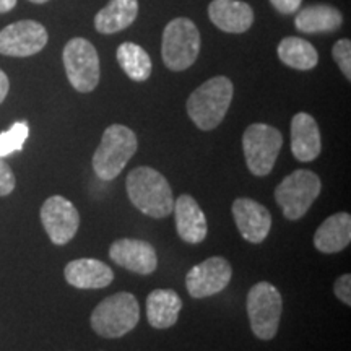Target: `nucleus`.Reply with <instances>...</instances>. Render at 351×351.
<instances>
[{
  "label": "nucleus",
  "instance_id": "obj_1",
  "mask_svg": "<svg viewBox=\"0 0 351 351\" xmlns=\"http://www.w3.org/2000/svg\"><path fill=\"white\" fill-rule=\"evenodd\" d=\"M125 189L132 205L147 217L166 218L173 213V189L168 179L150 166H138L130 171Z\"/></svg>",
  "mask_w": 351,
  "mask_h": 351
},
{
  "label": "nucleus",
  "instance_id": "obj_2",
  "mask_svg": "<svg viewBox=\"0 0 351 351\" xmlns=\"http://www.w3.org/2000/svg\"><path fill=\"white\" fill-rule=\"evenodd\" d=\"M234 88L230 78L213 77L187 99V114L200 130H213L225 119Z\"/></svg>",
  "mask_w": 351,
  "mask_h": 351
},
{
  "label": "nucleus",
  "instance_id": "obj_3",
  "mask_svg": "<svg viewBox=\"0 0 351 351\" xmlns=\"http://www.w3.org/2000/svg\"><path fill=\"white\" fill-rule=\"evenodd\" d=\"M140 306L132 293H116L104 298L91 313L90 322L95 333L103 339H121L137 327Z\"/></svg>",
  "mask_w": 351,
  "mask_h": 351
},
{
  "label": "nucleus",
  "instance_id": "obj_4",
  "mask_svg": "<svg viewBox=\"0 0 351 351\" xmlns=\"http://www.w3.org/2000/svg\"><path fill=\"white\" fill-rule=\"evenodd\" d=\"M137 135L129 127L112 124L104 130L93 155V169L101 181H112L137 153Z\"/></svg>",
  "mask_w": 351,
  "mask_h": 351
},
{
  "label": "nucleus",
  "instance_id": "obj_5",
  "mask_svg": "<svg viewBox=\"0 0 351 351\" xmlns=\"http://www.w3.org/2000/svg\"><path fill=\"white\" fill-rule=\"evenodd\" d=\"M322 182L314 171L296 169L288 174L275 189V200L287 219L296 221L304 217L319 199Z\"/></svg>",
  "mask_w": 351,
  "mask_h": 351
},
{
  "label": "nucleus",
  "instance_id": "obj_6",
  "mask_svg": "<svg viewBox=\"0 0 351 351\" xmlns=\"http://www.w3.org/2000/svg\"><path fill=\"white\" fill-rule=\"evenodd\" d=\"M200 52V33L189 19H176L165 28L161 56L166 67L173 72H182L194 65Z\"/></svg>",
  "mask_w": 351,
  "mask_h": 351
},
{
  "label": "nucleus",
  "instance_id": "obj_7",
  "mask_svg": "<svg viewBox=\"0 0 351 351\" xmlns=\"http://www.w3.org/2000/svg\"><path fill=\"white\" fill-rule=\"evenodd\" d=\"M283 300L280 289L269 283L261 282L249 289L247 315L251 330L257 339L271 340L276 335L282 319Z\"/></svg>",
  "mask_w": 351,
  "mask_h": 351
},
{
  "label": "nucleus",
  "instance_id": "obj_8",
  "mask_svg": "<svg viewBox=\"0 0 351 351\" xmlns=\"http://www.w3.org/2000/svg\"><path fill=\"white\" fill-rule=\"evenodd\" d=\"M283 137L280 130L267 124H252L243 135V150L249 171L263 178L270 174L282 152Z\"/></svg>",
  "mask_w": 351,
  "mask_h": 351
},
{
  "label": "nucleus",
  "instance_id": "obj_9",
  "mask_svg": "<svg viewBox=\"0 0 351 351\" xmlns=\"http://www.w3.org/2000/svg\"><path fill=\"white\" fill-rule=\"evenodd\" d=\"M64 67L70 85L80 93H90L99 83V57L88 39L73 38L64 47Z\"/></svg>",
  "mask_w": 351,
  "mask_h": 351
},
{
  "label": "nucleus",
  "instance_id": "obj_10",
  "mask_svg": "<svg viewBox=\"0 0 351 351\" xmlns=\"http://www.w3.org/2000/svg\"><path fill=\"white\" fill-rule=\"evenodd\" d=\"M41 221L52 243L65 245L75 238L80 228V213L69 199L52 195L43 204Z\"/></svg>",
  "mask_w": 351,
  "mask_h": 351
},
{
  "label": "nucleus",
  "instance_id": "obj_11",
  "mask_svg": "<svg viewBox=\"0 0 351 351\" xmlns=\"http://www.w3.org/2000/svg\"><path fill=\"white\" fill-rule=\"evenodd\" d=\"M47 39L49 36L46 28L38 21H16L0 32V54L10 57L34 56L46 47Z\"/></svg>",
  "mask_w": 351,
  "mask_h": 351
},
{
  "label": "nucleus",
  "instance_id": "obj_12",
  "mask_svg": "<svg viewBox=\"0 0 351 351\" xmlns=\"http://www.w3.org/2000/svg\"><path fill=\"white\" fill-rule=\"evenodd\" d=\"M232 270L230 262L223 257H210L189 270L186 287L189 295L195 300L218 295L231 282Z\"/></svg>",
  "mask_w": 351,
  "mask_h": 351
},
{
  "label": "nucleus",
  "instance_id": "obj_13",
  "mask_svg": "<svg viewBox=\"0 0 351 351\" xmlns=\"http://www.w3.org/2000/svg\"><path fill=\"white\" fill-rule=\"evenodd\" d=\"M232 217L239 234L252 244H261L269 236L271 228V215L258 202L241 197L232 202Z\"/></svg>",
  "mask_w": 351,
  "mask_h": 351
},
{
  "label": "nucleus",
  "instance_id": "obj_14",
  "mask_svg": "<svg viewBox=\"0 0 351 351\" xmlns=\"http://www.w3.org/2000/svg\"><path fill=\"white\" fill-rule=\"evenodd\" d=\"M109 257L119 267L138 275H152L158 267L155 247L142 239H117L109 247Z\"/></svg>",
  "mask_w": 351,
  "mask_h": 351
},
{
  "label": "nucleus",
  "instance_id": "obj_15",
  "mask_svg": "<svg viewBox=\"0 0 351 351\" xmlns=\"http://www.w3.org/2000/svg\"><path fill=\"white\" fill-rule=\"evenodd\" d=\"M173 213L176 218V230L182 241L189 244H199L207 238V218L194 197L187 194L179 195L174 200Z\"/></svg>",
  "mask_w": 351,
  "mask_h": 351
},
{
  "label": "nucleus",
  "instance_id": "obj_16",
  "mask_svg": "<svg viewBox=\"0 0 351 351\" xmlns=\"http://www.w3.org/2000/svg\"><path fill=\"white\" fill-rule=\"evenodd\" d=\"M70 287L78 289H101L112 283L114 271L111 267L96 258H77L69 262L64 270Z\"/></svg>",
  "mask_w": 351,
  "mask_h": 351
},
{
  "label": "nucleus",
  "instance_id": "obj_17",
  "mask_svg": "<svg viewBox=\"0 0 351 351\" xmlns=\"http://www.w3.org/2000/svg\"><path fill=\"white\" fill-rule=\"evenodd\" d=\"M322 142L317 122L311 114L298 112L291 121V153L301 163L314 161L320 155Z\"/></svg>",
  "mask_w": 351,
  "mask_h": 351
},
{
  "label": "nucleus",
  "instance_id": "obj_18",
  "mask_svg": "<svg viewBox=\"0 0 351 351\" xmlns=\"http://www.w3.org/2000/svg\"><path fill=\"white\" fill-rule=\"evenodd\" d=\"M208 16L221 32L234 34L247 32L254 21L251 5L239 0H213L208 7Z\"/></svg>",
  "mask_w": 351,
  "mask_h": 351
},
{
  "label": "nucleus",
  "instance_id": "obj_19",
  "mask_svg": "<svg viewBox=\"0 0 351 351\" xmlns=\"http://www.w3.org/2000/svg\"><path fill=\"white\" fill-rule=\"evenodd\" d=\"M351 243V215L340 212L328 217L314 234V245L319 252L337 254Z\"/></svg>",
  "mask_w": 351,
  "mask_h": 351
},
{
  "label": "nucleus",
  "instance_id": "obj_20",
  "mask_svg": "<svg viewBox=\"0 0 351 351\" xmlns=\"http://www.w3.org/2000/svg\"><path fill=\"white\" fill-rule=\"evenodd\" d=\"M182 309V300L174 289H155L147 298V317L153 328L173 327Z\"/></svg>",
  "mask_w": 351,
  "mask_h": 351
},
{
  "label": "nucleus",
  "instance_id": "obj_21",
  "mask_svg": "<svg viewBox=\"0 0 351 351\" xmlns=\"http://www.w3.org/2000/svg\"><path fill=\"white\" fill-rule=\"evenodd\" d=\"M137 13V0H109L108 5L95 16V28L103 34L122 32L134 23Z\"/></svg>",
  "mask_w": 351,
  "mask_h": 351
},
{
  "label": "nucleus",
  "instance_id": "obj_22",
  "mask_svg": "<svg viewBox=\"0 0 351 351\" xmlns=\"http://www.w3.org/2000/svg\"><path fill=\"white\" fill-rule=\"evenodd\" d=\"M341 13L332 5H311L296 15V28L301 33H330L341 26Z\"/></svg>",
  "mask_w": 351,
  "mask_h": 351
},
{
  "label": "nucleus",
  "instance_id": "obj_23",
  "mask_svg": "<svg viewBox=\"0 0 351 351\" xmlns=\"http://www.w3.org/2000/svg\"><path fill=\"white\" fill-rule=\"evenodd\" d=\"M278 57L285 65L296 70H311L319 62V54L313 44L295 36L285 38L278 44Z\"/></svg>",
  "mask_w": 351,
  "mask_h": 351
},
{
  "label": "nucleus",
  "instance_id": "obj_24",
  "mask_svg": "<svg viewBox=\"0 0 351 351\" xmlns=\"http://www.w3.org/2000/svg\"><path fill=\"white\" fill-rule=\"evenodd\" d=\"M117 62L134 82H145L152 75L150 56L135 43H124L117 47Z\"/></svg>",
  "mask_w": 351,
  "mask_h": 351
},
{
  "label": "nucleus",
  "instance_id": "obj_25",
  "mask_svg": "<svg viewBox=\"0 0 351 351\" xmlns=\"http://www.w3.org/2000/svg\"><path fill=\"white\" fill-rule=\"evenodd\" d=\"M29 135V127L26 122H15L10 129L0 134V158H5L12 153L20 152L23 148Z\"/></svg>",
  "mask_w": 351,
  "mask_h": 351
},
{
  "label": "nucleus",
  "instance_id": "obj_26",
  "mask_svg": "<svg viewBox=\"0 0 351 351\" xmlns=\"http://www.w3.org/2000/svg\"><path fill=\"white\" fill-rule=\"evenodd\" d=\"M333 59L339 64L341 73L346 77V80H351V43L350 39H340L333 46Z\"/></svg>",
  "mask_w": 351,
  "mask_h": 351
},
{
  "label": "nucleus",
  "instance_id": "obj_27",
  "mask_svg": "<svg viewBox=\"0 0 351 351\" xmlns=\"http://www.w3.org/2000/svg\"><path fill=\"white\" fill-rule=\"evenodd\" d=\"M15 186H16L15 174H13L10 166H8L5 161L0 158V197H5L8 194H12Z\"/></svg>",
  "mask_w": 351,
  "mask_h": 351
},
{
  "label": "nucleus",
  "instance_id": "obj_28",
  "mask_svg": "<svg viewBox=\"0 0 351 351\" xmlns=\"http://www.w3.org/2000/svg\"><path fill=\"white\" fill-rule=\"evenodd\" d=\"M333 293L343 304L351 306V276L348 274L341 275L337 280L335 285H333Z\"/></svg>",
  "mask_w": 351,
  "mask_h": 351
},
{
  "label": "nucleus",
  "instance_id": "obj_29",
  "mask_svg": "<svg viewBox=\"0 0 351 351\" xmlns=\"http://www.w3.org/2000/svg\"><path fill=\"white\" fill-rule=\"evenodd\" d=\"M270 2L280 13H295L300 10L302 0H270Z\"/></svg>",
  "mask_w": 351,
  "mask_h": 351
},
{
  "label": "nucleus",
  "instance_id": "obj_30",
  "mask_svg": "<svg viewBox=\"0 0 351 351\" xmlns=\"http://www.w3.org/2000/svg\"><path fill=\"white\" fill-rule=\"evenodd\" d=\"M8 90H10V82H8V77L5 75V72L0 70V104H2L3 99L7 98Z\"/></svg>",
  "mask_w": 351,
  "mask_h": 351
},
{
  "label": "nucleus",
  "instance_id": "obj_31",
  "mask_svg": "<svg viewBox=\"0 0 351 351\" xmlns=\"http://www.w3.org/2000/svg\"><path fill=\"white\" fill-rule=\"evenodd\" d=\"M16 5V0H0V13L10 12Z\"/></svg>",
  "mask_w": 351,
  "mask_h": 351
},
{
  "label": "nucleus",
  "instance_id": "obj_32",
  "mask_svg": "<svg viewBox=\"0 0 351 351\" xmlns=\"http://www.w3.org/2000/svg\"><path fill=\"white\" fill-rule=\"evenodd\" d=\"M29 2H33V3H46L47 0H29Z\"/></svg>",
  "mask_w": 351,
  "mask_h": 351
}]
</instances>
